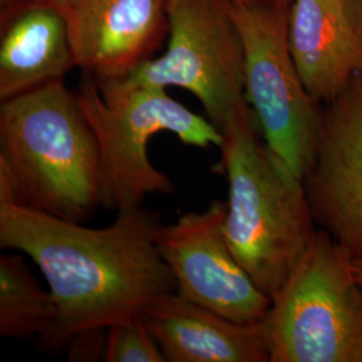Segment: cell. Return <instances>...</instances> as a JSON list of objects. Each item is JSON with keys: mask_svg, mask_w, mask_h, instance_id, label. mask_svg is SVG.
Returning <instances> with one entry per match:
<instances>
[{"mask_svg": "<svg viewBox=\"0 0 362 362\" xmlns=\"http://www.w3.org/2000/svg\"><path fill=\"white\" fill-rule=\"evenodd\" d=\"M65 0H25V6L26 7L28 4H47V6H54L58 7L59 4H62ZM22 10V8H21Z\"/></svg>", "mask_w": 362, "mask_h": 362, "instance_id": "obj_20", "label": "cell"}, {"mask_svg": "<svg viewBox=\"0 0 362 362\" xmlns=\"http://www.w3.org/2000/svg\"><path fill=\"white\" fill-rule=\"evenodd\" d=\"M25 0H0V25L6 23L13 13L23 8Z\"/></svg>", "mask_w": 362, "mask_h": 362, "instance_id": "obj_18", "label": "cell"}, {"mask_svg": "<svg viewBox=\"0 0 362 362\" xmlns=\"http://www.w3.org/2000/svg\"><path fill=\"white\" fill-rule=\"evenodd\" d=\"M287 40L306 89L321 104L362 76V38L342 0H291Z\"/></svg>", "mask_w": 362, "mask_h": 362, "instance_id": "obj_11", "label": "cell"}, {"mask_svg": "<svg viewBox=\"0 0 362 362\" xmlns=\"http://www.w3.org/2000/svg\"><path fill=\"white\" fill-rule=\"evenodd\" d=\"M0 180L16 203L82 223L101 207L95 134L64 81L0 105Z\"/></svg>", "mask_w": 362, "mask_h": 362, "instance_id": "obj_3", "label": "cell"}, {"mask_svg": "<svg viewBox=\"0 0 362 362\" xmlns=\"http://www.w3.org/2000/svg\"><path fill=\"white\" fill-rule=\"evenodd\" d=\"M303 185L320 230L362 259V76L330 104Z\"/></svg>", "mask_w": 362, "mask_h": 362, "instance_id": "obj_9", "label": "cell"}, {"mask_svg": "<svg viewBox=\"0 0 362 362\" xmlns=\"http://www.w3.org/2000/svg\"><path fill=\"white\" fill-rule=\"evenodd\" d=\"M78 101L95 134L101 161V207L125 212L149 194H173L168 175L149 158V141L172 133L181 144L219 148L223 134L207 117L175 100L165 88L130 78L98 82L85 76Z\"/></svg>", "mask_w": 362, "mask_h": 362, "instance_id": "obj_4", "label": "cell"}, {"mask_svg": "<svg viewBox=\"0 0 362 362\" xmlns=\"http://www.w3.org/2000/svg\"><path fill=\"white\" fill-rule=\"evenodd\" d=\"M354 263V272H356V276L358 279V284L362 287V259H353Z\"/></svg>", "mask_w": 362, "mask_h": 362, "instance_id": "obj_21", "label": "cell"}, {"mask_svg": "<svg viewBox=\"0 0 362 362\" xmlns=\"http://www.w3.org/2000/svg\"><path fill=\"white\" fill-rule=\"evenodd\" d=\"M106 362H167L143 317H130L107 327Z\"/></svg>", "mask_w": 362, "mask_h": 362, "instance_id": "obj_15", "label": "cell"}, {"mask_svg": "<svg viewBox=\"0 0 362 362\" xmlns=\"http://www.w3.org/2000/svg\"><path fill=\"white\" fill-rule=\"evenodd\" d=\"M0 103L64 81L76 67L62 13L28 4L0 25Z\"/></svg>", "mask_w": 362, "mask_h": 362, "instance_id": "obj_13", "label": "cell"}, {"mask_svg": "<svg viewBox=\"0 0 362 362\" xmlns=\"http://www.w3.org/2000/svg\"><path fill=\"white\" fill-rule=\"evenodd\" d=\"M107 327H90L78 332L67 341L71 361L104 360Z\"/></svg>", "mask_w": 362, "mask_h": 362, "instance_id": "obj_16", "label": "cell"}, {"mask_svg": "<svg viewBox=\"0 0 362 362\" xmlns=\"http://www.w3.org/2000/svg\"><path fill=\"white\" fill-rule=\"evenodd\" d=\"M76 67L98 82L132 76L168 34V0H65Z\"/></svg>", "mask_w": 362, "mask_h": 362, "instance_id": "obj_10", "label": "cell"}, {"mask_svg": "<svg viewBox=\"0 0 362 362\" xmlns=\"http://www.w3.org/2000/svg\"><path fill=\"white\" fill-rule=\"evenodd\" d=\"M54 300L25 258L15 254L0 257V336L15 339L40 337L52 326Z\"/></svg>", "mask_w": 362, "mask_h": 362, "instance_id": "obj_14", "label": "cell"}, {"mask_svg": "<svg viewBox=\"0 0 362 362\" xmlns=\"http://www.w3.org/2000/svg\"><path fill=\"white\" fill-rule=\"evenodd\" d=\"M356 30L362 38V0H342Z\"/></svg>", "mask_w": 362, "mask_h": 362, "instance_id": "obj_17", "label": "cell"}, {"mask_svg": "<svg viewBox=\"0 0 362 362\" xmlns=\"http://www.w3.org/2000/svg\"><path fill=\"white\" fill-rule=\"evenodd\" d=\"M226 214L227 203L215 200L161 226L158 250L180 296L239 324L262 322L272 300L235 257L224 233Z\"/></svg>", "mask_w": 362, "mask_h": 362, "instance_id": "obj_8", "label": "cell"}, {"mask_svg": "<svg viewBox=\"0 0 362 362\" xmlns=\"http://www.w3.org/2000/svg\"><path fill=\"white\" fill-rule=\"evenodd\" d=\"M246 50V97L269 148L300 180L317 152L324 104L306 89L287 40L288 7L235 6Z\"/></svg>", "mask_w": 362, "mask_h": 362, "instance_id": "obj_6", "label": "cell"}, {"mask_svg": "<svg viewBox=\"0 0 362 362\" xmlns=\"http://www.w3.org/2000/svg\"><path fill=\"white\" fill-rule=\"evenodd\" d=\"M235 6H278L288 7L291 0H228Z\"/></svg>", "mask_w": 362, "mask_h": 362, "instance_id": "obj_19", "label": "cell"}, {"mask_svg": "<svg viewBox=\"0 0 362 362\" xmlns=\"http://www.w3.org/2000/svg\"><path fill=\"white\" fill-rule=\"evenodd\" d=\"M167 362H270L264 322L239 324L172 291L144 313Z\"/></svg>", "mask_w": 362, "mask_h": 362, "instance_id": "obj_12", "label": "cell"}, {"mask_svg": "<svg viewBox=\"0 0 362 362\" xmlns=\"http://www.w3.org/2000/svg\"><path fill=\"white\" fill-rule=\"evenodd\" d=\"M130 79L189 91L221 132L246 97V50L228 0H168L167 50Z\"/></svg>", "mask_w": 362, "mask_h": 362, "instance_id": "obj_7", "label": "cell"}, {"mask_svg": "<svg viewBox=\"0 0 362 362\" xmlns=\"http://www.w3.org/2000/svg\"><path fill=\"white\" fill-rule=\"evenodd\" d=\"M161 224L143 207L118 212L103 228L58 219L16 203L0 180V246L31 259L54 300V318L40 344L61 348L78 332L141 317L176 291L158 250Z\"/></svg>", "mask_w": 362, "mask_h": 362, "instance_id": "obj_1", "label": "cell"}, {"mask_svg": "<svg viewBox=\"0 0 362 362\" xmlns=\"http://www.w3.org/2000/svg\"><path fill=\"white\" fill-rule=\"evenodd\" d=\"M221 134L219 168L228 187L224 233L239 263L272 300L320 228L303 180L269 148L250 105Z\"/></svg>", "mask_w": 362, "mask_h": 362, "instance_id": "obj_2", "label": "cell"}, {"mask_svg": "<svg viewBox=\"0 0 362 362\" xmlns=\"http://www.w3.org/2000/svg\"><path fill=\"white\" fill-rule=\"evenodd\" d=\"M263 322L270 362H362V287L349 252L318 230Z\"/></svg>", "mask_w": 362, "mask_h": 362, "instance_id": "obj_5", "label": "cell"}]
</instances>
